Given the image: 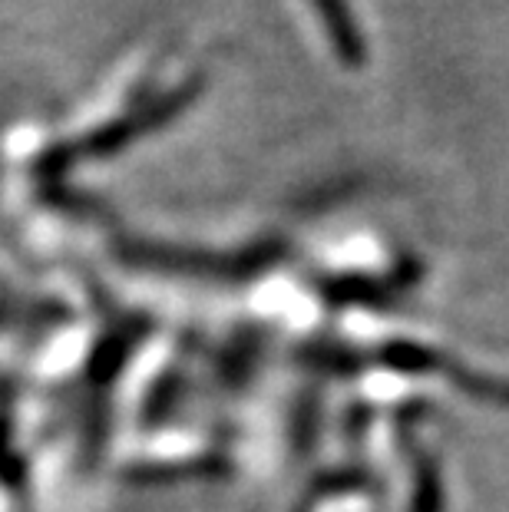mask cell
<instances>
[{
  "label": "cell",
  "mask_w": 509,
  "mask_h": 512,
  "mask_svg": "<svg viewBox=\"0 0 509 512\" xmlns=\"http://www.w3.org/2000/svg\"><path fill=\"white\" fill-rule=\"evenodd\" d=\"M311 4L318 7V14L324 17V30H328L334 50L351 63L361 60V37H357V30L351 24V14H348V7H344V0H311Z\"/></svg>",
  "instance_id": "1"
}]
</instances>
